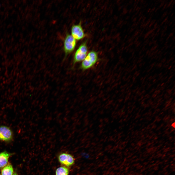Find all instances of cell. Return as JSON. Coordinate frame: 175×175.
Masks as SVG:
<instances>
[{
  "mask_svg": "<svg viewBox=\"0 0 175 175\" xmlns=\"http://www.w3.org/2000/svg\"><path fill=\"white\" fill-rule=\"evenodd\" d=\"M69 170L65 166L60 167L58 168L55 172L56 175H68Z\"/></svg>",
  "mask_w": 175,
  "mask_h": 175,
  "instance_id": "9",
  "label": "cell"
},
{
  "mask_svg": "<svg viewBox=\"0 0 175 175\" xmlns=\"http://www.w3.org/2000/svg\"><path fill=\"white\" fill-rule=\"evenodd\" d=\"M13 170L12 166L10 164L7 165L1 170V175H12Z\"/></svg>",
  "mask_w": 175,
  "mask_h": 175,
  "instance_id": "8",
  "label": "cell"
},
{
  "mask_svg": "<svg viewBox=\"0 0 175 175\" xmlns=\"http://www.w3.org/2000/svg\"><path fill=\"white\" fill-rule=\"evenodd\" d=\"M13 138V132L9 128L5 126H0V140L9 141Z\"/></svg>",
  "mask_w": 175,
  "mask_h": 175,
  "instance_id": "4",
  "label": "cell"
},
{
  "mask_svg": "<svg viewBox=\"0 0 175 175\" xmlns=\"http://www.w3.org/2000/svg\"></svg>",
  "mask_w": 175,
  "mask_h": 175,
  "instance_id": "11",
  "label": "cell"
},
{
  "mask_svg": "<svg viewBox=\"0 0 175 175\" xmlns=\"http://www.w3.org/2000/svg\"><path fill=\"white\" fill-rule=\"evenodd\" d=\"M88 52L86 42L82 43L76 52L73 61V67L77 62L83 61L86 57Z\"/></svg>",
  "mask_w": 175,
  "mask_h": 175,
  "instance_id": "2",
  "label": "cell"
},
{
  "mask_svg": "<svg viewBox=\"0 0 175 175\" xmlns=\"http://www.w3.org/2000/svg\"><path fill=\"white\" fill-rule=\"evenodd\" d=\"M76 44V40L71 35L67 34L64 41L63 49L65 53L64 59L68 54L74 50Z\"/></svg>",
  "mask_w": 175,
  "mask_h": 175,
  "instance_id": "3",
  "label": "cell"
},
{
  "mask_svg": "<svg viewBox=\"0 0 175 175\" xmlns=\"http://www.w3.org/2000/svg\"><path fill=\"white\" fill-rule=\"evenodd\" d=\"M98 59L97 52L94 51H91L83 61L80 68L85 70L90 68L96 62Z\"/></svg>",
  "mask_w": 175,
  "mask_h": 175,
  "instance_id": "1",
  "label": "cell"
},
{
  "mask_svg": "<svg viewBox=\"0 0 175 175\" xmlns=\"http://www.w3.org/2000/svg\"><path fill=\"white\" fill-rule=\"evenodd\" d=\"M12 154L5 151L0 153V169L6 166Z\"/></svg>",
  "mask_w": 175,
  "mask_h": 175,
  "instance_id": "7",
  "label": "cell"
},
{
  "mask_svg": "<svg viewBox=\"0 0 175 175\" xmlns=\"http://www.w3.org/2000/svg\"><path fill=\"white\" fill-rule=\"evenodd\" d=\"M58 160L61 163L67 166L72 165L74 162V159L73 157L66 153L60 154L58 157Z\"/></svg>",
  "mask_w": 175,
  "mask_h": 175,
  "instance_id": "5",
  "label": "cell"
},
{
  "mask_svg": "<svg viewBox=\"0 0 175 175\" xmlns=\"http://www.w3.org/2000/svg\"><path fill=\"white\" fill-rule=\"evenodd\" d=\"M72 36L77 40H80L85 36V34L80 24L73 25L71 28Z\"/></svg>",
  "mask_w": 175,
  "mask_h": 175,
  "instance_id": "6",
  "label": "cell"
},
{
  "mask_svg": "<svg viewBox=\"0 0 175 175\" xmlns=\"http://www.w3.org/2000/svg\"><path fill=\"white\" fill-rule=\"evenodd\" d=\"M12 175H18L16 173H15L14 174H13Z\"/></svg>",
  "mask_w": 175,
  "mask_h": 175,
  "instance_id": "10",
  "label": "cell"
}]
</instances>
